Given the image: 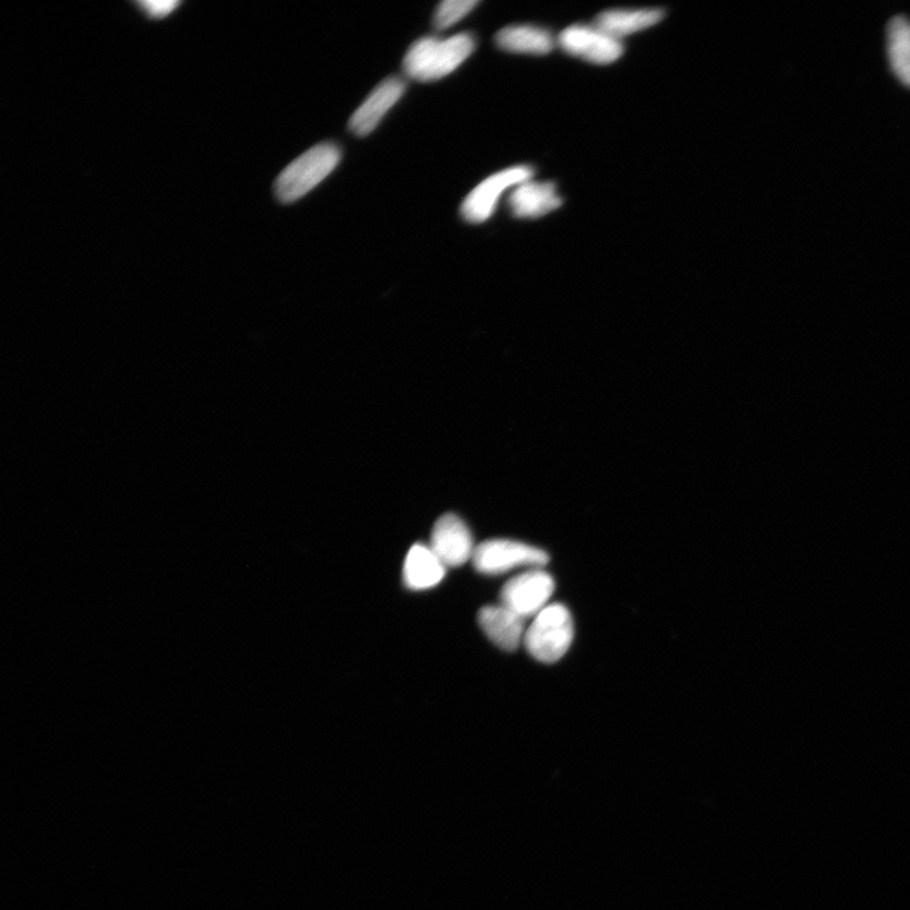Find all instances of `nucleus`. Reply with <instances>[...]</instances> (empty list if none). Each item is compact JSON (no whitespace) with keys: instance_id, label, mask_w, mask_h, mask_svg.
<instances>
[{"instance_id":"1","label":"nucleus","mask_w":910,"mask_h":910,"mask_svg":"<svg viewBox=\"0 0 910 910\" xmlns=\"http://www.w3.org/2000/svg\"><path fill=\"white\" fill-rule=\"evenodd\" d=\"M475 47L476 39L470 34L418 39L405 56V74L420 83L435 82L457 70Z\"/></svg>"},{"instance_id":"2","label":"nucleus","mask_w":910,"mask_h":910,"mask_svg":"<svg viewBox=\"0 0 910 910\" xmlns=\"http://www.w3.org/2000/svg\"><path fill=\"white\" fill-rule=\"evenodd\" d=\"M340 149L334 143H321L295 159L279 175L275 191L279 202L290 204L328 178L340 161Z\"/></svg>"},{"instance_id":"3","label":"nucleus","mask_w":910,"mask_h":910,"mask_svg":"<svg viewBox=\"0 0 910 910\" xmlns=\"http://www.w3.org/2000/svg\"><path fill=\"white\" fill-rule=\"evenodd\" d=\"M574 636L572 614L561 603L547 606L526 630L524 644L541 662H555L570 650Z\"/></svg>"},{"instance_id":"4","label":"nucleus","mask_w":910,"mask_h":910,"mask_svg":"<svg viewBox=\"0 0 910 910\" xmlns=\"http://www.w3.org/2000/svg\"><path fill=\"white\" fill-rule=\"evenodd\" d=\"M475 568L489 576H498L522 566H540L549 562V555L539 548L525 542L493 539L476 547L472 558Z\"/></svg>"},{"instance_id":"5","label":"nucleus","mask_w":910,"mask_h":910,"mask_svg":"<svg viewBox=\"0 0 910 910\" xmlns=\"http://www.w3.org/2000/svg\"><path fill=\"white\" fill-rule=\"evenodd\" d=\"M530 166L520 165L510 167L483 180L480 185L470 191L460 206L462 218L472 225H480L489 220L496 209L500 197L506 190L522 185L532 178Z\"/></svg>"},{"instance_id":"6","label":"nucleus","mask_w":910,"mask_h":910,"mask_svg":"<svg viewBox=\"0 0 910 910\" xmlns=\"http://www.w3.org/2000/svg\"><path fill=\"white\" fill-rule=\"evenodd\" d=\"M554 589L555 583L549 573L531 570L506 583L501 590V604L525 620L535 618L546 609Z\"/></svg>"},{"instance_id":"7","label":"nucleus","mask_w":910,"mask_h":910,"mask_svg":"<svg viewBox=\"0 0 910 910\" xmlns=\"http://www.w3.org/2000/svg\"><path fill=\"white\" fill-rule=\"evenodd\" d=\"M563 51L582 60L609 65L624 55V45L602 29L594 26L576 25L565 28L558 38Z\"/></svg>"},{"instance_id":"8","label":"nucleus","mask_w":910,"mask_h":910,"mask_svg":"<svg viewBox=\"0 0 910 910\" xmlns=\"http://www.w3.org/2000/svg\"><path fill=\"white\" fill-rule=\"evenodd\" d=\"M430 548L445 566L467 563L476 550L468 526L453 514L439 518L431 532Z\"/></svg>"},{"instance_id":"9","label":"nucleus","mask_w":910,"mask_h":910,"mask_svg":"<svg viewBox=\"0 0 910 910\" xmlns=\"http://www.w3.org/2000/svg\"><path fill=\"white\" fill-rule=\"evenodd\" d=\"M405 91L406 84L402 79L390 77L382 82L349 119L350 132L364 137L376 130L382 118L402 99Z\"/></svg>"},{"instance_id":"10","label":"nucleus","mask_w":910,"mask_h":910,"mask_svg":"<svg viewBox=\"0 0 910 910\" xmlns=\"http://www.w3.org/2000/svg\"><path fill=\"white\" fill-rule=\"evenodd\" d=\"M478 622L487 637L505 651H515L525 638V619L504 604L486 606Z\"/></svg>"},{"instance_id":"11","label":"nucleus","mask_w":910,"mask_h":910,"mask_svg":"<svg viewBox=\"0 0 910 910\" xmlns=\"http://www.w3.org/2000/svg\"><path fill=\"white\" fill-rule=\"evenodd\" d=\"M508 204L514 217L535 219L544 217L563 205L553 182L526 181L516 187L510 195Z\"/></svg>"},{"instance_id":"12","label":"nucleus","mask_w":910,"mask_h":910,"mask_svg":"<svg viewBox=\"0 0 910 910\" xmlns=\"http://www.w3.org/2000/svg\"><path fill=\"white\" fill-rule=\"evenodd\" d=\"M445 568L430 547L417 544L406 556L404 580L406 586L414 590L433 588L443 580Z\"/></svg>"},{"instance_id":"13","label":"nucleus","mask_w":910,"mask_h":910,"mask_svg":"<svg viewBox=\"0 0 910 910\" xmlns=\"http://www.w3.org/2000/svg\"><path fill=\"white\" fill-rule=\"evenodd\" d=\"M662 19L661 10H611L598 14L595 26L620 39L656 26Z\"/></svg>"},{"instance_id":"14","label":"nucleus","mask_w":910,"mask_h":910,"mask_svg":"<svg viewBox=\"0 0 910 910\" xmlns=\"http://www.w3.org/2000/svg\"><path fill=\"white\" fill-rule=\"evenodd\" d=\"M501 50L513 53L547 55L555 47V39L549 31L522 25L501 29L496 36Z\"/></svg>"},{"instance_id":"15","label":"nucleus","mask_w":910,"mask_h":910,"mask_svg":"<svg viewBox=\"0 0 910 910\" xmlns=\"http://www.w3.org/2000/svg\"><path fill=\"white\" fill-rule=\"evenodd\" d=\"M888 53L894 74L910 87V22L905 17L889 23Z\"/></svg>"},{"instance_id":"16","label":"nucleus","mask_w":910,"mask_h":910,"mask_svg":"<svg viewBox=\"0 0 910 910\" xmlns=\"http://www.w3.org/2000/svg\"><path fill=\"white\" fill-rule=\"evenodd\" d=\"M478 4H480L478 0H444L435 12V28L439 31L451 28L472 12Z\"/></svg>"},{"instance_id":"17","label":"nucleus","mask_w":910,"mask_h":910,"mask_svg":"<svg viewBox=\"0 0 910 910\" xmlns=\"http://www.w3.org/2000/svg\"><path fill=\"white\" fill-rule=\"evenodd\" d=\"M141 10L145 12L149 19L154 20H161L167 17V15L171 14L180 5L179 2H169V0H164V2H157V0H149V2H139Z\"/></svg>"}]
</instances>
